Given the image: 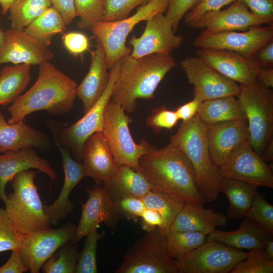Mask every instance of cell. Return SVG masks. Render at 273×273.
Segmentation results:
<instances>
[{
  "mask_svg": "<svg viewBox=\"0 0 273 273\" xmlns=\"http://www.w3.org/2000/svg\"><path fill=\"white\" fill-rule=\"evenodd\" d=\"M141 170L146 175L153 190L171 196L185 204L203 205L193 167L185 154L168 144L143 155Z\"/></svg>",
  "mask_w": 273,
  "mask_h": 273,
  "instance_id": "cell-1",
  "label": "cell"
},
{
  "mask_svg": "<svg viewBox=\"0 0 273 273\" xmlns=\"http://www.w3.org/2000/svg\"><path fill=\"white\" fill-rule=\"evenodd\" d=\"M38 75L33 85L19 96L8 108L10 124L24 121L33 112L47 111L62 117L73 108L76 96L77 83L50 61L39 65Z\"/></svg>",
  "mask_w": 273,
  "mask_h": 273,
  "instance_id": "cell-2",
  "label": "cell"
},
{
  "mask_svg": "<svg viewBox=\"0 0 273 273\" xmlns=\"http://www.w3.org/2000/svg\"><path fill=\"white\" fill-rule=\"evenodd\" d=\"M176 65L170 54H152L137 59L130 54L123 57L110 100L125 112H134L137 99L154 98L160 82Z\"/></svg>",
  "mask_w": 273,
  "mask_h": 273,
  "instance_id": "cell-3",
  "label": "cell"
},
{
  "mask_svg": "<svg viewBox=\"0 0 273 273\" xmlns=\"http://www.w3.org/2000/svg\"><path fill=\"white\" fill-rule=\"evenodd\" d=\"M169 144L180 150L191 162L198 191L204 202L215 200L220 192L219 169L210 157L207 125L197 114L191 119L182 121L175 133L171 136Z\"/></svg>",
  "mask_w": 273,
  "mask_h": 273,
  "instance_id": "cell-4",
  "label": "cell"
},
{
  "mask_svg": "<svg viewBox=\"0 0 273 273\" xmlns=\"http://www.w3.org/2000/svg\"><path fill=\"white\" fill-rule=\"evenodd\" d=\"M120 66L121 59L110 69L109 82L102 95L77 121L69 125L53 120L47 121L46 125L53 133L57 147L67 148L79 162H82L83 147L87 139L95 132L102 131L105 107L110 100Z\"/></svg>",
  "mask_w": 273,
  "mask_h": 273,
  "instance_id": "cell-5",
  "label": "cell"
},
{
  "mask_svg": "<svg viewBox=\"0 0 273 273\" xmlns=\"http://www.w3.org/2000/svg\"><path fill=\"white\" fill-rule=\"evenodd\" d=\"M37 172L23 170L13 178V192L7 195L5 210L22 235L50 228L51 222L34 184Z\"/></svg>",
  "mask_w": 273,
  "mask_h": 273,
  "instance_id": "cell-6",
  "label": "cell"
},
{
  "mask_svg": "<svg viewBox=\"0 0 273 273\" xmlns=\"http://www.w3.org/2000/svg\"><path fill=\"white\" fill-rule=\"evenodd\" d=\"M132 121L119 105L110 100L105 107L102 132L118 166L140 170V158L156 147L145 139L139 144L134 142L129 128Z\"/></svg>",
  "mask_w": 273,
  "mask_h": 273,
  "instance_id": "cell-7",
  "label": "cell"
},
{
  "mask_svg": "<svg viewBox=\"0 0 273 273\" xmlns=\"http://www.w3.org/2000/svg\"><path fill=\"white\" fill-rule=\"evenodd\" d=\"M237 98L246 117L248 140L254 151L261 156L272 139L273 92L256 81L240 84Z\"/></svg>",
  "mask_w": 273,
  "mask_h": 273,
  "instance_id": "cell-8",
  "label": "cell"
},
{
  "mask_svg": "<svg viewBox=\"0 0 273 273\" xmlns=\"http://www.w3.org/2000/svg\"><path fill=\"white\" fill-rule=\"evenodd\" d=\"M168 1L151 0L140 6L136 12L130 17L111 22H99L92 26L90 30L94 36L104 49L108 69L123 57L131 54L132 49L126 46V41L134 26L158 13H165Z\"/></svg>",
  "mask_w": 273,
  "mask_h": 273,
  "instance_id": "cell-9",
  "label": "cell"
},
{
  "mask_svg": "<svg viewBox=\"0 0 273 273\" xmlns=\"http://www.w3.org/2000/svg\"><path fill=\"white\" fill-rule=\"evenodd\" d=\"M116 273H177L168 254L166 235L157 228L139 238L126 252Z\"/></svg>",
  "mask_w": 273,
  "mask_h": 273,
  "instance_id": "cell-10",
  "label": "cell"
},
{
  "mask_svg": "<svg viewBox=\"0 0 273 273\" xmlns=\"http://www.w3.org/2000/svg\"><path fill=\"white\" fill-rule=\"evenodd\" d=\"M248 255V252L206 240L174 261L177 273H228Z\"/></svg>",
  "mask_w": 273,
  "mask_h": 273,
  "instance_id": "cell-11",
  "label": "cell"
},
{
  "mask_svg": "<svg viewBox=\"0 0 273 273\" xmlns=\"http://www.w3.org/2000/svg\"><path fill=\"white\" fill-rule=\"evenodd\" d=\"M273 39V26H255L242 32L202 31L193 46L200 49L230 51L251 58L261 47Z\"/></svg>",
  "mask_w": 273,
  "mask_h": 273,
  "instance_id": "cell-12",
  "label": "cell"
},
{
  "mask_svg": "<svg viewBox=\"0 0 273 273\" xmlns=\"http://www.w3.org/2000/svg\"><path fill=\"white\" fill-rule=\"evenodd\" d=\"M219 169L221 178L238 180L256 187L273 188L270 167L254 151L248 140L238 146Z\"/></svg>",
  "mask_w": 273,
  "mask_h": 273,
  "instance_id": "cell-13",
  "label": "cell"
},
{
  "mask_svg": "<svg viewBox=\"0 0 273 273\" xmlns=\"http://www.w3.org/2000/svg\"><path fill=\"white\" fill-rule=\"evenodd\" d=\"M180 64L189 82L193 85L194 97L201 102L238 95L240 85L220 74L200 57H186Z\"/></svg>",
  "mask_w": 273,
  "mask_h": 273,
  "instance_id": "cell-14",
  "label": "cell"
},
{
  "mask_svg": "<svg viewBox=\"0 0 273 273\" xmlns=\"http://www.w3.org/2000/svg\"><path fill=\"white\" fill-rule=\"evenodd\" d=\"M77 226L69 222L60 228H49L23 236L20 248L31 273H38L43 263L62 245L71 242Z\"/></svg>",
  "mask_w": 273,
  "mask_h": 273,
  "instance_id": "cell-15",
  "label": "cell"
},
{
  "mask_svg": "<svg viewBox=\"0 0 273 273\" xmlns=\"http://www.w3.org/2000/svg\"><path fill=\"white\" fill-rule=\"evenodd\" d=\"M172 25L165 15L158 13L146 21L143 33L140 37L133 35L129 41L132 47L130 56L135 59L152 54H170L184 41L176 35Z\"/></svg>",
  "mask_w": 273,
  "mask_h": 273,
  "instance_id": "cell-16",
  "label": "cell"
},
{
  "mask_svg": "<svg viewBox=\"0 0 273 273\" xmlns=\"http://www.w3.org/2000/svg\"><path fill=\"white\" fill-rule=\"evenodd\" d=\"M88 194L86 201L81 202L82 213L74 236L71 241L77 243L83 237L101 223L116 229L120 216L117 211L114 200L107 189L98 185L93 189H85Z\"/></svg>",
  "mask_w": 273,
  "mask_h": 273,
  "instance_id": "cell-17",
  "label": "cell"
},
{
  "mask_svg": "<svg viewBox=\"0 0 273 273\" xmlns=\"http://www.w3.org/2000/svg\"><path fill=\"white\" fill-rule=\"evenodd\" d=\"M54 54L48 47L24 30L10 28L4 31V42L0 49V65L12 63L32 65L50 61Z\"/></svg>",
  "mask_w": 273,
  "mask_h": 273,
  "instance_id": "cell-18",
  "label": "cell"
},
{
  "mask_svg": "<svg viewBox=\"0 0 273 273\" xmlns=\"http://www.w3.org/2000/svg\"><path fill=\"white\" fill-rule=\"evenodd\" d=\"M196 54L215 70L240 84L256 81L260 68L251 58L224 50L198 48Z\"/></svg>",
  "mask_w": 273,
  "mask_h": 273,
  "instance_id": "cell-19",
  "label": "cell"
},
{
  "mask_svg": "<svg viewBox=\"0 0 273 273\" xmlns=\"http://www.w3.org/2000/svg\"><path fill=\"white\" fill-rule=\"evenodd\" d=\"M266 24L260 17L252 13L242 2L236 1L228 9L206 13L190 26L205 28L216 32L228 31H245L249 28Z\"/></svg>",
  "mask_w": 273,
  "mask_h": 273,
  "instance_id": "cell-20",
  "label": "cell"
},
{
  "mask_svg": "<svg viewBox=\"0 0 273 273\" xmlns=\"http://www.w3.org/2000/svg\"><path fill=\"white\" fill-rule=\"evenodd\" d=\"M207 137L211 160L219 168L238 146L248 140L247 119L207 125Z\"/></svg>",
  "mask_w": 273,
  "mask_h": 273,
  "instance_id": "cell-21",
  "label": "cell"
},
{
  "mask_svg": "<svg viewBox=\"0 0 273 273\" xmlns=\"http://www.w3.org/2000/svg\"><path fill=\"white\" fill-rule=\"evenodd\" d=\"M82 162L86 176L93 178L98 185L109 181L119 167L102 131L94 133L85 141Z\"/></svg>",
  "mask_w": 273,
  "mask_h": 273,
  "instance_id": "cell-22",
  "label": "cell"
},
{
  "mask_svg": "<svg viewBox=\"0 0 273 273\" xmlns=\"http://www.w3.org/2000/svg\"><path fill=\"white\" fill-rule=\"evenodd\" d=\"M36 169L47 174L54 181L57 178L49 161L39 157L32 147L18 151H8L0 154V199L5 203L7 200L6 187L19 172Z\"/></svg>",
  "mask_w": 273,
  "mask_h": 273,
  "instance_id": "cell-23",
  "label": "cell"
},
{
  "mask_svg": "<svg viewBox=\"0 0 273 273\" xmlns=\"http://www.w3.org/2000/svg\"><path fill=\"white\" fill-rule=\"evenodd\" d=\"M90 53L89 70L76 88V96L83 103V114L86 113L101 97L109 80L106 53L98 39H96L95 49L90 51Z\"/></svg>",
  "mask_w": 273,
  "mask_h": 273,
  "instance_id": "cell-24",
  "label": "cell"
},
{
  "mask_svg": "<svg viewBox=\"0 0 273 273\" xmlns=\"http://www.w3.org/2000/svg\"><path fill=\"white\" fill-rule=\"evenodd\" d=\"M62 159L64 172V181L59 196L49 206H44L43 209L51 224H57L64 219L74 208V203L70 201L69 195L73 188L84 177H86L82 163L72 157L69 150L65 147L58 148Z\"/></svg>",
  "mask_w": 273,
  "mask_h": 273,
  "instance_id": "cell-25",
  "label": "cell"
},
{
  "mask_svg": "<svg viewBox=\"0 0 273 273\" xmlns=\"http://www.w3.org/2000/svg\"><path fill=\"white\" fill-rule=\"evenodd\" d=\"M51 145L48 134L37 130L24 121L10 124L0 111V153L18 151L24 148H36L41 150Z\"/></svg>",
  "mask_w": 273,
  "mask_h": 273,
  "instance_id": "cell-26",
  "label": "cell"
},
{
  "mask_svg": "<svg viewBox=\"0 0 273 273\" xmlns=\"http://www.w3.org/2000/svg\"><path fill=\"white\" fill-rule=\"evenodd\" d=\"M228 218L203 205L185 204L176 215L169 230L203 233L207 235L217 227L226 225Z\"/></svg>",
  "mask_w": 273,
  "mask_h": 273,
  "instance_id": "cell-27",
  "label": "cell"
},
{
  "mask_svg": "<svg viewBox=\"0 0 273 273\" xmlns=\"http://www.w3.org/2000/svg\"><path fill=\"white\" fill-rule=\"evenodd\" d=\"M245 217L238 229L230 232L215 229L207 236L206 240L217 242L237 249H263L266 243L272 239V235Z\"/></svg>",
  "mask_w": 273,
  "mask_h": 273,
  "instance_id": "cell-28",
  "label": "cell"
},
{
  "mask_svg": "<svg viewBox=\"0 0 273 273\" xmlns=\"http://www.w3.org/2000/svg\"><path fill=\"white\" fill-rule=\"evenodd\" d=\"M113 200L126 197L142 198L153 190L146 175L126 165L119 166L115 175L103 184Z\"/></svg>",
  "mask_w": 273,
  "mask_h": 273,
  "instance_id": "cell-29",
  "label": "cell"
},
{
  "mask_svg": "<svg viewBox=\"0 0 273 273\" xmlns=\"http://www.w3.org/2000/svg\"><path fill=\"white\" fill-rule=\"evenodd\" d=\"M257 188L238 180L221 178L219 191L225 194L229 200L228 218L238 219L246 216L258 192Z\"/></svg>",
  "mask_w": 273,
  "mask_h": 273,
  "instance_id": "cell-30",
  "label": "cell"
},
{
  "mask_svg": "<svg viewBox=\"0 0 273 273\" xmlns=\"http://www.w3.org/2000/svg\"><path fill=\"white\" fill-rule=\"evenodd\" d=\"M197 114L206 125L246 119L239 100L234 96L203 101L200 104Z\"/></svg>",
  "mask_w": 273,
  "mask_h": 273,
  "instance_id": "cell-31",
  "label": "cell"
},
{
  "mask_svg": "<svg viewBox=\"0 0 273 273\" xmlns=\"http://www.w3.org/2000/svg\"><path fill=\"white\" fill-rule=\"evenodd\" d=\"M31 65L7 66L0 71V105L14 102L26 89L30 80Z\"/></svg>",
  "mask_w": 273,
  "mask_h": 273,
  "instance_id": "cell-32",
  "label": "cell"
},
{
  "mask_svg": "<svg viewBox=\"0 0 273 273\" xmlns=\"http://www.w3.org/2000/svg\"><path fill=\"white\" fill-rule=\"evenodd\" d=\"M66 27L60 13L51 6L25 28L24 31L48 47L53 37L58 33H64Z\"/></svg>",
  "mask_w": 273,
  "mask_h": 273,
  "instance_id": "cell-33",
  "label": "cell"
},
{
  "mask_svg": "<svg viewBox=\"0 0 273 273\" xmlns=\"http://www.w3.org/2000/svg\"><path fill=\"white\" fill-rule=\"evenodd\" d=\"M51 6V0H14L8 11L11 28L23 30Z\"/></svg>",
  "mask_w": 273,
  "mask_h": 273,
  "instance_id": "cell-34",
  "label": "cell"
},
{
  "mask_svg": "<svg viewBox=\"0 0 273 273\" xmlns=\"http://www.w3.org/2000/svg\"><path fill=\"white\" fill-rule=\"evenodd\" d=\"M142 199L146 208L154 209L161 215L167 233L176 215L185 205L171 196L154 190L148 193Z\"/></svg>",
  "mask_w": 273,
  "mask_h": 273,
  "instance_id": "cell-35",
  "label": "cell"
},
{
  "mask_svg": "<svg viewBox=\"0 0 273 273\" xmlns=\"http://www.w3.org/2000/svg\"><path fill=\"white\" fill-rule=\"evenodd\" d=\"M207 235L200 232L169 230L166 234L167 251L172 258H177L202 245Z\"/></svg>",
  "mask_w": 273,
  "mask_h": 273,
  "instance_id": "cell-36",
  "label": "cell"
},
{
  "mask_svg": "<svg viewBox=\"0 0 273 273\" xmlns=\"http://www.w3.org/2000/svg\"><path fill=\"white\" fill-rule=\"evenodd\" d=\"M79 253L77 243L68 242L43 263L42 271L44 273H74Z\"/></svg>",
  "mask_w": 273,
  "mask_h": 273,
  "instance_id": "cell-37",
  "label": "cell"
},
{
  "mask_svg": "<svg viewBox=\"0 0 273 273\" xmlns=\"http://www.w3.org/2000/svg\"><path fill=\"white\" fill-rule=\"evenodd\" d=\"M76 17H79L77 27L89 29L104 20L105 0H74Z\"/></svg>",
  "mask_w": 273,
  "mask_h": 273,
  "instance_id": "cell-38",
  "label": "cell"
},
{
  "mask_svg": "<svg viewBox=\"0 0 273 273\" xmlns=\"http://www.w3.org/2000/svg\"><path fill=\"white\" fill-rule=\"evenodd\" d=\"M104 235V233L98 232L96 229L85 236L84 245L79 253L75 269V273L98 272L96 259L97 243Z\"/></svg>",
  "mask_w": 273,
  "mask_h": 273,
  "instance_id": "cell-39",
  "label": "cell"
},
{
  "mask_svg": "<svg viewBox=\"0 0 273 273\" xmlns=\"http://www.w3.org/2000/svg\"><path fill=\"white\" fill-rule=\"evenodd\" d=\"M267 233L273 235V206L256 193L246 216Z\"/></svg>",
  "mask_w": 273,
  "mask_h": 273,
  "instance_id": "cell-40",
  "label": "cell"
},
{
  "mask_svg": "<svg viewBox=\"0 0 273 273\" xmlns=\"http://www.w3.org/2000/svg\"><path fill=\"white\" fill-rule=\"evenodd\" d=\"M273 260L268 259L263 249L250 250L247 257L238 263L230 273H272Z\"/></svg>",
  "mask_w": 273,
  "mask_h": 273,
  "instance_id": "cell-41",
  "label": "cell"
},
{
  "mask_svg": "<svg viewBox=\"0 0 273 273\" xmlns=\"http://www.w3.org/2000/svg\"><path fill=\"white\" fill-rule=\"evenodd\" d=\"M23 236L16 229L5 208H0V252L19 249Z\"/></svg>",
  "mask_w": 273,
  "mask_h": 273,
  "instance_id": "cell-42",
  "label": "cell"
},
{
  "mask_svg": "<svg viewBox=\"0 0 273 273\" xmlns=\"http://www.w3.org/2000/svg\"><path fill=\"white\" fill-rule=\"evenodd\" d=\"M151 0H105L104 22H111L127 18L132 10Z\"/></svg>",
  "mask_w": 273,
  "mask_h": 273,
  "instance_id": "cell-43",
  "label": "cell"
},
{
  "mask_svg": "<svg viewBox=\"0 0 273 273\" xmlns=\"http://www.w3.org/2000/svg\"><path fill=\"white\" fill-rule=\"evenodd\" d=\"M178 120L174 111L162 105L152 109L151 114L146 119V124L156 133H159L163 129H172L176 125Z\"/></svg>",
  "mask_w": 273,
  "mask_h": 273,
  "instance_id": "cell-44",
  "label": "cell"
},
{
  "mask_svg": "<svg viewBox=\"0 0 273 273\" xmlns=\"http://www.w3.org/2000/svg\"><path fill=\"white\" fill-rule=\"evenodd\" d=\"M115 208L121 218L126 217L138 220L146 208L142 198L134 197H123L114 200Z\"/></svg>",
  "mask_w": 273,
  "mask_h": 273,
  "instance_id": "cell-45",
  "label": "cell"
},
{
  "mask_svg": "<svg viewBox=\"0 0 273 273\" xmlns=\"http://www.w3.org/2000/svg\"><path fill=\"white\" fill-rule=\"evenodd\" d=\"M238 0H201L192 10L185 15V21L190 26L206 13L218 11L223 6Z\"/></svg>",
  "mask_w": 273,
  "mask_h": 273,
  "instance_id": "cell-46",
  "label": "cell"
},
{
  "mask_svg": "<svg viewBox=\"0 0 273 273\" xmlns=\"http://www.w3.org/2000/svg\"><path fill=\"white\" fill-rule=\"evenodd\" d=\"M62 38L66 50L74 56L82 55L89 50V40L84 33L79 32H69L63 33Z\"/></svg>",
  "mask_w": 273,
  "mask_h": 273,
  "instance_id": "cell-47",
  "label": "cell"
},
{
  "mask_svg": "<svg viewBox=\"0 0 273 273\" xmlns=\"http://www.w3.org/2000/svg\"><path fill=\"white\" fill-rule=\"evenodd\" d=\"M199 0H169L165 15L171 22L176 32L179 23L188 11Z\"/></svg>",
  "mask_w": 273,
  "mask_h": 273,
  "instance_id": "cell-48",
  "label": "cell"
},
{
  "mask_svg": "<svg viewBox=\"0 0 273 273\" xmlns=\"http://www.w3.org/2000/svg\"><path fill=\"white\" fill-rule=\"evenodd\" d=\"M244 3L255 15L263 19L268 25H272L273 0H238Z\"/></svg>",
  "mask_w": 273,
  "mask_h": 273,
  "instance_id": "cell-49",
  "label": "cell"
},
{
  "mask_svg": "<svg viewBox=\"0 0 273 273\" xmlns=\"http://www.w3.org/2000/svg\"><path fill=\"white\" fill-rule=\"evenodd\" d=\"M140 218L142 228L146 232L158 228L163 234H166L162 217L157 211L146 208Z\"/></svg>",
  "mask_w": 273,
  "mask_h": 273,
  "instance_id": "cell-50",
  "label": "cell"
},
{
  "mask_svg": "<svg viewBox=\"0 0 273 273\" xmlns=\"http://www.w3.org/2000/svg\"><path fill=\"white\" fill-rule=\"evenodd\" d=\"M29 268L22 260L20 248L12 251L8 260L0 267V273H23Z\"/></svg>",
  "mask_w": 273,
  "mask_h": 273,
  "instance_id": "cell-51",
  "label": "cell"
},
{
  "mask_svg": "<svg viewBox=\"0 0 273 273\" xmlns=\"http://www.w3.org/2000/svg\"><path fill=\"white\" fill-rule=\"evenodd\" d=\"M251 58L260 68H273V39L261 47Z\"/></svg>",
  "mask_w": 273,
  "mask_h": 273,
  "instance_id": "cell-52",
  "label": "cell"
},
{
  "mask_svg": "<svg viewBox=\"0 0 273 273\" xmlns=\"http://www.w3.org/2000/svg\"><path fill=\"white\" fill-rule=\"evenodd\" d=\"M51 2L52 6L61 15L66 26L76 17L74 0H51Z\"/></svg>",
  "mask_w": 273,
  "mask_h": 273,
  "instance_id": "cell-53",
  "label": "cell"
},
{
  "mask_svg": "<svg viewBox=\"0 0 273 273\" xmlns=\"http://www.w3.org/2000/svg\"><path fill=\"white\" fill-rule=\"evenodd\" d=\"M201 102L199 99L194 97L192 101L178 107L174 111L179 120L187 121L192 118L197 114Z\"/></svg>",
  "mask_w": 273,
  "mask_h": 273,
  "instance_id": "cell-54",
  "label": "cell"
},
{
  "mask_svg": "<svg viewBox=\"0 0 273 273\" xmlns=\"http://www.w3.org/2000/svg\"><path fill=\"white\" fill-rule=\"evenodd\" d=\"M256 81L267 88L273 87V68H260L257 74Z\"/></svg>",
  "mask_w": 273,
  "mask_h": 273,
  "instance_id": "cell-55",
  "label": "cell"
},
{
  "mask_svg": "<svg viewBox=\"0 0 273 273\" xmlns=\"http://www.w3.org/2000/svg\"><path fill=\"white\" fill-rule=\"evenodd\" d=\"M261 158L266 163L273 161V140L271 139L263 152Z\"/></svg>",
  "mask_w": 273,
  "mask_h": 273,
  "instance_id": "cell-56",
  "label": "cell"
},
{
  "mask_svg": "<svg viewBox=\"0 0 273 273\" xmlns=\"http://www.w3.org/2000/svg\"><path fill=\"white\" fill-rule=\"evenodd\" d=\"M263 250L265 257L269 260H273V239L266 243Z\"/></svg>",
  "mask_w": 273,
  "mask_h": 273,
  "instance_id": "cell-57",
  "label": "cell"
},
{
  "mask_svg": "<svg viewBox=\"0 0 273 273\" xmlns=\"http://www.w3.org/2000/svg\"><path fill=\"white\" fill-rule=\"evenodd\" d=\"M14 0H0L1 12L2 14L6 15L13 4Z\"/></svg>",
  "mask_w": 273,
  "mask_h": 273,
  "instance_id": "cell-58",
  "label": "cell"
},
{
  "mask_svg": "<svg viewBox=\"0 0 273 273\" xmlns=\"http://www.w3.org/2000/svg\"><path fill=\"white\" fill-rule=\"evenodd\" d=\"M1 20V19H0ZM4 42V31L1 28L0 23V49Z\"/></svg>",
  "mask_w": 273,
  "mask_h": 273,
  "instance_id": "cell-59",
  "label": "cell"
},
{
  "mask_svg": "<svg viewBox=\"0 0 273 273\" xmlns=\"http://www.w3.org/2000/svg\"><path fill=\"white\" fill-rule=\"evenodd\" d=\"M1 12V5H0V13Z\"/></svg>",
  "mask_w": 273,
  "mask_h": 273,
  "instance_id": "cell-60",
  "label": "cell"
}]
</instances>
